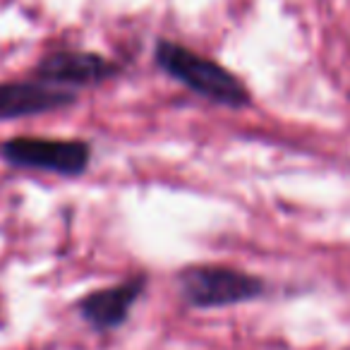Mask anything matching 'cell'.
Returning <instances> with one entry per match:
<instances>
[{"mask_svg": "<svg viewBox=\"0 0 350 350\" xmlns=\"http://www.w3.org/2000/svg\"><path fill=\"white\" fill-rule=\"evenodd\" d=\"M154 58L156 65L168 77H173L175 82H180L183 87H187L206 101L226 108H247L252 103V94L238 75L226 70L216 60L187 49V46L159 39L154 49Z\"/></svg>", "mask_w": 350, "mask_h": 350, "instance_id": "6da1fadb", "label": "cell"}, {"mask_svg": "<svg viewBox=\"0 0 350 350\" xmlns=\"http://www.w3.org/2000/svg\"><path fill=\"white\" fill-rule=\"evenodd\" d=\"M175 283L180 297L195 310L243 305L262 297L267 291V283L259 276L224 264H192L178 271Z\"/></svg>", "mask_w": 350, "mask_h": 350, "instance_id": "7a4b0ae2", "label": "cell"}, {"mask_svg": "<svg viewBox=\"0 0 350 350\" xmlns=\"http://www.w3.org/2000/svg\"><path fill=\"white\" fill-rule=\"evenodd\" d=\"M0 156L10 165L77 178L92 163V146L84 139H51V137H12L0 146Z\"/></svg>", "mask_w": 350, "mask_h": 350, "instance_id": "3957f363", "label": "cell"}, {"mask_svg": "<svg viewBox=\"0 0 350 350\" xmlns=\"http://www.w3.org/2000/svg\"><path fill=\"white\" fill-rule=\"evenodd\" d=\"M120 72V65L111 58L89 51H53L44 55L31 70V79L51 84V87L72 89V87H89V84L106 82Z\"/></svg>", "mask_w": 350, "mask_h": 350, "instance_id": "277c9868", "label": "cell"}, {"mask_svg": "<svg viewBox=\"0 0 350 350\" xmlns=\"http://www.w3.org/2000/svg\"><path fill=\"white\" fill-rule=\"evenodd\" d=\"M149 278L144 273L127 278V281L113 283V286L92 291L77 302V312L92 329L96 331H113L125 324L130 317L132 305L142 297Z\"/></svg>", "mask_w": 350, "mask_h": 350, "instance_id": "5b68a950", "label": "cell"}, {"mask_svg": "<svg viewBox=\"0 0 350 350\" xmlns=\"http://www.w3.org/2000/svg\"><path fill=\"white\" fill-rule=\"evenodd\" d=\"M75 101H77L75 89L51 87L36 79L0 82V120H17V118L63 111Z\"/></svg>", "mask_w": 350, "mask_h": 350, "instance_id": "8992f818", "label": "cell"}]
</instances>
